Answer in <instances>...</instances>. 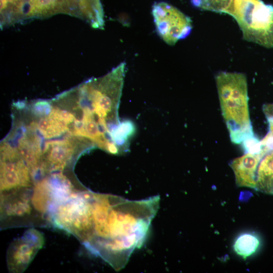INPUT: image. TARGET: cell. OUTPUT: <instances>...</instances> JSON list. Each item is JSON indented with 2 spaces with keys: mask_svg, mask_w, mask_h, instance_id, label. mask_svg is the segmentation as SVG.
<instances>
[{
  "mask_svg": "<svg viewBox=\"0 0 273 273\" xmlns=\"http://www.w3.org/2000/svg\"><path fill=\"white\" fill-rule=\"evenodd\" d=\"M159 202V195L129 200L82 189L66 208L64 229L118 271L144 243Z\"/></svg>",
  "mask_w": 273,
  "mask_h": 273,
  "instance_id": "cell-1",
  "label": "cell"
},
{
  "mask_svg": "<svg viewBox=\"0 0 273 273\" xmlns=\"http://www.w3.org/2000/svg\"><path fill=\"white\" fill-rule=\"evenodd\" d=\"M215 80L231 140L241 144L255 135L249 116L246 76L242 73L221 71Z\"/></svg>",
  "mask_w": 273,
  "mask_h": 273,
  "instance_id": "cell-2",
  "label": "cell"
},
{
  "mask_svg": "<svg viewBox=\"0 0 273 273\" xmlns=\"http://www.w3.org/2000/svg\"><path fill=\"white\" fill-rule=\"evenodd\" d=\"M152 13L157 34L169 45H174L192 31L191 19L167 3H155Z\"/></svg>",
  "mask_w": 273,
  "mask_h": 273,
  "instance_id": "cell-3",
  "label": "cell"
},
{
  "mask_svg": "<svg viewBox=\"0 0 273 273\" xmlns=\"http://www.w3.org/2000/svg\"><path fill=\"white\" fill-rule=\"evenodd\" d=\"M44 243L43 235L34 228L26 231L13 241L7 252V263L10 272L20 273L26 270Z\"/></svg>",
  "mask_w": 273,
  "mask_h": 273,
  "instance_id": "cell-4",
  "label": "cell"
},
{
  "mask_svg": "<svg viewBox=\"0 0 273 273\" xmlns=\"http://www.w3.org/2000/svg\"><path fill=\"white\" fill-rule=\"evenodd\" d=\"M74 146L69 140L46 143L39 164L40 173L62 171L68 166L74 153Z\"/></svg>",
  "mask_w": 273,
  "mask_h": 273,
  "instance_id": "cell-5",
  "label": "cell"
},
{
  "mask_svg": "<svg viewBox=\"0 0 273 273\" xmlns=\"http://www.w3.org/2000/svg\"><path fill=\"white\" fill-rule=\"evenodd\" d=\"M253 189L273 195V150H262L259 153L254 170Z\"/></svg>",
  "mask_w": 273,
  "mask_h": 273,
  "instance_id": "cell-6",
  "label": "cell"
},
{
  "mask_svg": "<svg viewBox=\"0 0 273 273\" xmlns=\"http://www.w3.org/2000/svg\"><path fill=\"white\" fill-rule=\"evenodd\" d=\"M40 146L39 138L33 133L24 134L18 141L17 150L29 168L33 179L39 172L42 154Z\"/></svg>",
  "mask_w": 273,
  "mask_h": 273,
  "instance_id": "cell-7",
  "label": "cell"
},
{
  "mask_svg": "<svg viewBox=\"0 0 273 273\" xmlns=\"http://www.w3.org/2000/svg\"><path fill=\"white\" fill-rule=\"evenodd\" d=\"M259 154L246 153L231 162L230 166L234 171L236 183L238 186L253 189L254 170Z\"/></svg>",
  "mask_w": 273,
  "mask_h": 273,
  "instance_id": "cell-8",
  "label": "cell"
},
{
  "mask_svg": "<svg viewBox=\"0 0 273 273\" xmlns=\"http://www.w3.org/2000/svg\"><path fill=\"white\" fill-rule=\"evenodd\" d=\"M260 245L258 237L251 233H244L240 235L234 244L235 252L245 259L253 254Z\"/></svg>",
  "mask_w": 273,
  "mask_h": 273,
  "instance_id": "cell-9",
  "label": "cell"
},
{
  "mask_svg": "<svg viewBox=\"0 0 273 273\" xmlns=\"http://www.w3.org/2000/svg\"><path fill=\"white\" fill-rule=\"evenodd\" d=\"M33 126L36 127L43 137L47 139L60 136L69 130L67 125L49 116L41 118Z\"/></svg>",
  "mask_w": 273,
  "mask_h": 273,
  "instance_id": "cell-10",
  "label": "cell"
},
{
  "mask_svg": "<svg viewBox=\"0 0 273 273\" xmlns=\"http://www.w3.org/2000/svg\"><path fill=\"white\" fill-rule=\"evenodd\" d=\"M48 116L68 126V125L74 122L76 120L72 113L58 108H52Z\"/></svg>",
  "mask_w": 273,
  "mask_h": 273,
  "instance_id": "cell-11",
  "label": "cell"
},
{
  "mask_svg": "<svg viewBox=\"0 0 273 273\" xmlns=\"http://www.w3.org/2000/svg\"><path fill=\"white\" fill-rule=\"evenodd\" d=\"M263 111L268 123L267 134L273 137V103L264 105Z\"/></svg>",
  "mask_w": 273,
  "mask_h": 273,
  "instance_id": "cell-12",
  "label": "cell"
}]
</instances>
